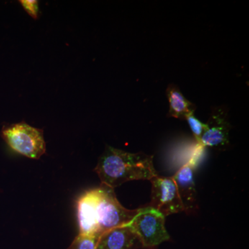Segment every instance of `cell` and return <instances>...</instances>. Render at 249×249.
Returning a JSON list of instances; mask_svg holds the SVG:
<instances>
[{
	"mask_svg": "<svg viewBox=\"0 0 249 249\" xmlns=\"http://www.w3.org/2000/svg\"><path fill=\"white\" fill-rule=\"evenodd\" d=\"M1 135L8 145L18 154L38 160L45 153L43 131L32 127L24 121L4 126Z\"/></svg>",
	"mask_w": 249,
	"mask_h": 249,
	"instance_id": "3957f363",
	"label": "cell"
},
{
	"mask_svg": "<svg viewBox=\"0 0 249 249\" xmlns=\"http://www.w3.org/2000/svg\"><path fill=\"white\" fill-rule=\"evenodd\" d=\"M99 235H78L69 249H96Z\"/></svg>",
	"mask_w": 249,
	"mask_h": 249,
	"instance_id": "30bf717a",
	"label": "cell"
},
{
	"mask_svg": "<svg viewBox=\"0 0 249 249\" xmlns=\"http://www.w3.org/2000/svg\"><path fill=\"white\" fill-rule=\"evenodd\" d=\"M138 212L121 206L114 188L101 186L83 195L77 203L80 235H97L130 223Z\"/></svg>",
	"mask_w": 249,
	"mask_h": 249,
	"instance_id": "6da1fadb",
	"label": "cell"
},
{
	"mask_svg": "<svg viewBox=\"0 0 249 249\" xmlns=\"http://www.w3.org/2000/svg\"><path fill=\"white\" fill-rule=\"evenodd\" d=\"M186 120L188 122V125H189L198 145H199L201 136L206 128V124H203L201 121L198 120L194 116V114H189L187 116Z\"/></svg>",
	"mask_w": 249,
	"mask_h": 249,
	"instance_id": "8fae6325",
	"label": "cell"
},
{
	"mask_svg": "<svg viewBox=\"0 0 249 249\" xmlns=\"http://www.w3.org/2000/svg\"><path fill=\"white\" fill-rule=\"evenodd\" d=\"M194 168L195 167L188 162L172 177L176 183L183 211L188 214L197 209L196 191L193 176Z\"/></svg>",
	"mask_w": 249,
	"mask_h": 249,
	"instance_id": "ba28073f",
	"label": "cell"
},
{
	"mask_svg": "<svg viewBox=\"0 0 249 249\" xmlns=\"http://www.w3.org/2000/svg\"><path fill=\"white\" fill-rule=\"evenodd\" d=\"M166 95L169 101L168 116L186 120L189 114H194L196 106L184 97L176 85H168Z\"/></svg>",
	"mask_w": 249,
	"mask_h": 249,
	"instance_id": "9c48e42d",
	"label": "cell"
},
{
	"mask_svg": "<svg viewBox=\"0 0 249 249\" xmlns=\"http://www.w3.org/2000/svg\"><path fill=\"white\" fill-rule=\"evenodd\" d=\"M150 181L152 183V196L148 206L157 210L165 217L183 211L182 203L173 178H160L157 175Z\"/></svg>",
	"mask_w": 249,
	"mask_h": 249,
	"instance_id": "5b68a950",
	"label": "cell"
},
{
	"mask_svg": "<svg viewBox=\"0 0 249 249\" xmlns=\"http://www.w3.org/2000/svg\"><path fill=\"white\" fill-rule=\"evenodd\" d=\"M19 3L29 16L34 19H37L39 14L38 1L37 0H21L19 1Z\"/></svg>",
	"mask_w": 249,
	"mask_h": 249,
	"instance_id": "7c38bea8",
	"label": "cell"
},
{
	"mask_svg": "<svg viewBox=\"0 0 249 249\" xmlns=\"http://www.w3.org/2000/svg\"><path fill=\"white\" fill-rule=\"evenodd\" d=\"M165 216L153 208L138 209L129 225L136 232L143 248L152 249L170 240L165 227Z\"/></svg>",
	"mask_w": 249,
	"mask_h": 249,
	"instance_id": "277c9868",
	"label": "cell"
},
{
	"mask_svg": "<svg viewBox=\"0 0 249 249\" xmlns=\"http://www.w3.org/2000/svg\"><path fill=\"white\" fill-rule=\"evenodd\" d=\"M143 248L138 235L129 224L114 228L100 236L96 249Z\"/></svg>",
	"mask_w": 249,
	"mask_h": 249,
	"instance_id": "52a82bcc",
	"label": "cell"
},
{
	"mask_svg": "<svg viewBox=\"0 0 249 249\" xmlns=\"http://www.w3.org/2000/svg\"><path fill=\"white\" fill-rule=\"evenodd\" d=\"M95 171L101 183L114 188L133 180H150L157 176L153 157L142 152L129 153L107 146Z\"/></svg>",
	"mask_w": 249,
	"mask_h": 249,
	"instance_id": "7a4b0ae2",
	"label": "cell"
},
{
	"mask_svg": "<svg viewBox=\"0 0 249 249\" xmlns=\"http://www.w3.org/2000/svg\"><path fill=\"white\" fill-rule=\"evenodd\" d=\"M230 130L227 108L224 106L212 108L199 145L217 150H224L229 145Z\"/></svg>",
	"mask_w": 249,
	"mask_h": 249,
	"instance_id": "8992f818",
	"label": "cell"
}]
</instances>
